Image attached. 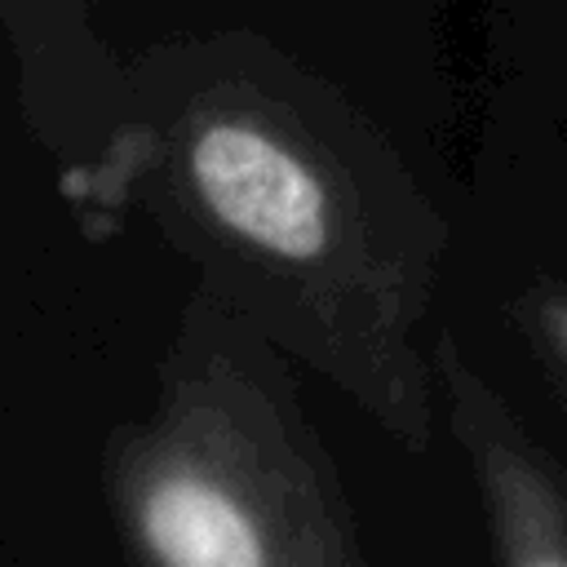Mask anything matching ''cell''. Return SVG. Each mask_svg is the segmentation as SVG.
Instances as JSON below:
<instances>
[{
  "mask_svg": "<svg viewBox=\"0 0 567 567\" xmlns=\"http://www.w3.org/2000/svg\"><path fill=\"white\" fill-rule=\"evenodd\" d=\"M190 168L213 213L239 235L284 257L319 252L323 244L319 182L270 137L239 124H213L195 142Z\"/></svg>",
  "mask_w": 567,
  "mask_h": 567,
  "instance_id": "cell-1",
  "label": "cell"
},
{
  "mask_svg": "<svg viewBox=\"0 0 567 567\" xmlns=\"http://www.w3.org/2000/svg\"><path fill=\"white\" fill-rule=\"evenodd\" d=\"M146 536L168 567H261L257 532L213 487L168 478L146 505Z\"/></svg>",
  "mask_w": 567,
  "mask_h": 567,
  "instance_id": "cell-2",
  "label": "cell"
},
{
  "mask_svg": "<svg viewBox=\"0 0 567 567\" xmlns=\"http://www.w3.org/2000/svg\"><path fill=\"white\" fill-rule=\"evenodd\" d=\"M540 567H558V563H540Z\"/></svg>",
  "mask_w": 567,
  "mask_h": 567,
  "instance_id": "cell-3",
  "label": "cell"
}]
</instances>
